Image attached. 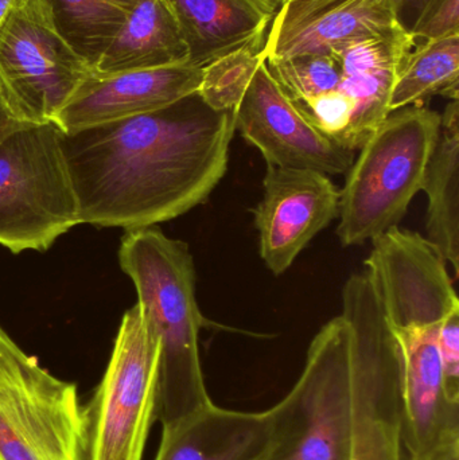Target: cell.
<instances>
[{"label": "cell", "mask_w": 459, "mask_h": 460, "mask_svg": "<svg viewBox=\"0 0 459 460\" xmlns=\"http://www.w3.org/2000/svg\"><path fill=\"white\" fill-rule=\"evenodd\" d=\"M428 199L426 240L459 275V105L441 115V131L423 180Z\"/></svg>", "instance_id": "ac0fdd59"}, {"label": "cell", "mask_w": 459, "mask_h": 460, "mask_svg": "<svg viewBox=\"0 0 459 460\" xmlns=\"http://www.w3.org/2000/svg\"><path fill=\"white\" fill-rule=\"evenodd\" d=\"M190 48L193 66L205 67L266 32L280 0H169Z\"/></svg>", "instance_id": "2e32d148"}, {"label": "cell", "mask_w": 459, "mask_h": 460, "mask_svg": "<svg viewBox=\"0 0 459 460\" xmlns=\"http://www.w3.org/2000/svg\"><path fill=\"white\" fill-rule=\"evenodd\" d=\"M438 346L445 392L450 402L459 404V310L442 323Z\"/></svg>", "instance_id": "603a6c76"}, {"label": "cell", "mask_w": 459, "mask_h": 460, "mask_svg": "<svg viewBox=\"0 0 459 460\" xmlns=\"http://www.w3.org/2000/svg\"><path fill=\"white\" fill-rule=\"evenodd\" d=\"M190 62V48L169 0H139L92 72L116 75Z\"/></svg>", "instance_id": "e0dca14e"}, {"label": "cell", "mask_w": 459, "mask_h": 460, "mask_svg": "<svg viewBox=\"0 0 459 460\" xmlns=\"http://www.w3.org/2000/svg\"><path fill=\"white\" fill-rule=\"evenodd\" d=\"M455 32H459V0H438L411 37L418 45Z\"/></svg>", "instance_id": "cb8c5ba5"}, {"label": "cell", "mask_w": 459, "mask_h": 460, "mask_svg": "<svg viewBox=\"0 0 459 460\" xmlns=\"http://www.w3.org/2000/svg\"><path fill=\"white\" fill-rule=\"evenodd\" d=\"M54 27L93 69L139 0H43Z\"/></svg>", "instance_id": "d6986e66"}, {"label": "cell", "mask_w": 459, "mask_h": 460, "mask_svg": "<svg viewBox=\"0 0 459 460\" xmlns=\"http://www.w3.org/2000/svg\"><path fill=\"white\" fill-rule=\"evenodd\" d=\"M422 460H459V438L447 440Z\"/></svg>", "instance_id": "484cf974"}, {"label": "cell", "mask_w": 459, "mask_h": 460, "mask_svg": "<svg viewBox=\"0 0 459 460\" xmlns=\"http://www.w3.org/2000/svg\"><path fill=\"white\" fill-rule=\"evenodd\" d=\"M80 224L56 123L30 124L0 143V245L45 252Z\"/></svg>", "instance_id": "5b68a950"}, {"label": "cell", "mask_w": 459, "mask_h": 460, "mask_svg": "<svg viewBox=\"0 0 459 460\" xmlns=\"http://www.w3.org/2000/svg\"><path fill=\"white\" fill-rule=\"evenodd\" d=\"M159 340L156 420L172 426L212 402L199 358L205 318L196 297V267L189 245L156 226L126 230L119 249Z\"/></svg>", "instance_id": "3957f363"}, {"label": "cell", "mask_w": 459, "mask_h": 460, "mask_svg": "<svg viewBox=\"0 0 459 460\" xmlns=\"http://www.w3.org/2000/svg\"><path fill=\"white\" fill-rule=\"evenodd\" d=\"M406 31L399 22L398 0H344L317 18L278 37H267L266 62L325 54L355 40Z\"/></svg>", "instance_id": "9a60e30c"}, {"label": "cell", "mask_w": 459, "mask_h": 460, "mask_svg": "<svg viewBox=\"0 0 459 460\" xmlns=\"http://www.w3.org/2000/svg\"><path fill=\"white\" fill-rule=\"evenodd\" d=\"M234 112L199 92L126 120L62 132L80 224L126 230L174 220L204 204L228 169Z\"/></svg>", "instance_id": "6da1fadb"}, {"label": "cell", "mask_w": 459, "mask_h": 460, "mask_svg": "<svg viewBox=\"0 0 459 460\" xmlns=\"http://www.w3.org/2000/svg\"><path fill=\"white\" fill-rule=\"evenodd\" d=\"M277 443L274 407L264 412H239L212 402L162 427L155 460H269Z\"/></svg>", "instance_id": "4fadbf2b"}, {"label": "cell", "mask_w": 459, "mask_h": 460, "mask_svg": "<svg viewBox=\"0 0 459 460\" xmlns=\"http://www.w3.org/2000/svg\"><path fill=\"white\" fill-rule=\"evenodd\" d=\"M204 67L190 64L116 75L89 73L54 123L64 134L126 120L199 91Z\"/></svg>", "instance_id": "7c38bea8"}, {"label": "cell", "mask_w": 459, "mask_h": 460, "mask_svg": "<svg viewBox=\"0 0 459 460\" xmlns=\"http://www.w3.org/2000/svg\"><path fill=\"white\" fill-rule=\"evenodd\" d=\"M414 48V38L407 31H399L388 37L355 40L329 50L339 57L341 65L336 92L355 107L345 147L360 150L390 115L396 78Z\"/></svg>", "instance_id": "5bb4252c"}, {"label": "cell", "mask_w": 459, "mask_h": 460, "mask_svg": "<svg viewBox=\"0 0 459 460\" xmlns=\"http://www.w3.org/2000/svg\"><path fill=\"white\" fill-rule=\"evenodd\" d=\"M0 460H89L77 385L40 367L2 327Z\"/></svg>", "instance_id": "8992f818"}, {"label": "cell", "mask_w": 459, "mask_h": 460, "mask_svg": "<svg viewBox=\"0 0 459 460\" xmlns=\"http://www.w3.org/2000/svg\"><path fill=\"white\" fill-rule=\"evenodd\" d=\"M236 131L260 150L269 166L345 174L356 151L342 147L312 126L280 91L266 62L256 70L239 107Z\"/></svg>", "instance_id": "30bf717a"}, {"label": "cell", "mask_w": 459, "mask_h": 460, "mask_svg": "<svg viewBox=\"0 0 459 460\" xmlns=\"http://www.w3.org/2000/svg\"><path fill=\"white\" fill-rule=\"evenodd\" d=\"M26 126H30V124L24 123L22 119L18 118L5 100L4 94L0 91V143L13 132Z\"/></svg>", "instance_id": "d4e9b609"}, {"label": "cell", "mask_w": 459, "mask_h": 460, "mask_svg": "<svg viewBox=\"0 0 459 460\" xmlns=\"http://www.w3.org/2000/svg\"><path fill=\"white\" fill-rule=\"evenodd\" d=\"M441 131V115L422 105L393 111L360 148L340 197L337 235L361 245L398 226L418 191Z\"/></svg>", "instance_id": "277c9868"}, {"label": "cell", "mask_w": 459, "mask_h": 460, "mask_svg": "<svg viewBox=\"0 0 459 460\" xmlns=\"http://www.w3.org/2000/svg\"><path fill=\"white\" fill-rule=\"evenodd\" d=\"M91 72L57 31L43 0H13L0 23V91L19 119L54 123Z\"/></svg>", "instance_id": "9c48e42d"}, {"label": "cell", "mask_w": 459, "mask_h": 460, "mask_svg": "<svg viewBox=\"0 0 459 460\" xmlns=\"http://www.w3.org/2000/svg\"><path fill=\"white\" fill-rule=\"evenodd\" d=\"M407 56L390 100V113L431 96L458 100L459 32L418 43Z\"/></svg>", "instance_id": "ffe728a7"}, {"label": "cell", "mask_w": 459, "mask_h": 460, "mask_svg": "<svg viewBox=\"0 0 459 460\" xmlns=\"http://www.w3.org/2000/svg\"><path fill=\"white\" fill-rule=\"evenodd\" d=\"M350 326L342 314L315 335L301 377L274 407L278 443L269 460H350Z\"/></svg>", "instance_id": "52a82bcc"}, {"label": "cell", "mask_w": 459, "mask_h": 460, "mask_svg": "<svg viewBox=\"0 0 459 460\" xmlns=\"http://www.w3.org/2000/svg\"><path fill=\"white\" fill-rule=\"evenodd\" d=\"M266 32L204 67L199 96L212 110L234 112L250 86L256 70L266 62Z\"/></svg>", "instance_id": "44dd1931"}, {"label": "cell", "mask_w": 459, "mask_h": 460, "mask_svg": "<svg viewBox=\"0 0 459 460\" xmlns=\"http://www.w3.org/2000/svg\"><path fill=\"white\" fill-rule=\"evenodd\" d=\"M13 0H0V23H2L4 16L7 15L10 11L11 5H13Z\"/></svg>", "instance_id": "4316f807"}, {"label": "cell", "mask_w": 459, "mask_h": 460, "mask_svg": "<svg viewBox=\"0 0 459 460\" xmlns=\"http://www.w3.org/2000/svg\"><path fill=\"white\" fill-rule=\"evenodd\" d=\"M341 190L314 170L267 164L263 197L252 210L266 267L280 276L310 241L340 216Z\"/></svg>", "instance_id": "8fae6325"}, {"label": "cell", "mask_w": 459, "mask_h": 460, "mask_svg": "<svg viewBox=\"0 0 459 460\" xmlns=\"http://www.w3.org/2000/svg\"><path fill=\"white\" fill-rule=\"evenodd\" d=\"M401 350L402 437L411 460L459 438V404L447 399L439 356L445 319L459 310L446 261L419 233L388 229L366 260Z\"/></svg>", "instance_id": "7a4b0ae2"}, {"label": "cell", "mask_w": 459, "mask_h": 460, "mask_svg": "<svg viewBox=\"0 0 459 460\" xmlns=\"http://www.w3.org/2000/svg\"><path fill=\"white\" fill-rule=\"evenodd\" d=\"M159 340L139 303L121 319L112 356L86 407L89 460H143L158 407Z\"/></svg>", "instance_id": "ba28073f"}, {"label": "cell", "mask_w": 459, "mask_h": 460, "mask_svg": "<svg viewBox=\"0 0 459 460\" xmlns=\"http://www.w3.org/2000/svg\"><path fill=\"white\" fill-rule=\"evenodd\" d=\"M344 0H280L269 27V37L291 31ZM438 0H398L399 22L410 35L422 23Z\"/></svg>", "instance_id": "7402d4cb"}]
</instances>
